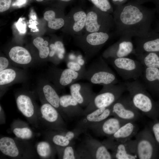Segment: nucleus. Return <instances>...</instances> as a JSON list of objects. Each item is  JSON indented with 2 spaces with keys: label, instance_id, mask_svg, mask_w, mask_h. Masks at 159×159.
<instances>
[{
  "label": "nucleus",
  "instance_id": "nucleus-1",
  "mask_svg": "<svg viewBox=\"0 0 159 159\" xmlns=\"http://www.w3.org/2000/svg\"><path fill=\"white\" fill-rule=\"evenodd\" d=\"M156 12L133 1L117 6L113 20L117 34L132 37H141L151 29Z\"/></svg>",
  "mask_w": 159,
  "mask_h": 159
},
{
  "label": "nucleus",
  "instance_id": "nucleus-2",
  "mask_svg": "<svg viewBox=\"0 0 159 159\" xmlns=\"http://www.w3.org/2000/svg\"><path fill=\"white\" fill-rule=\"evenodd\" d=\"M135 107L148 117L153 120L159 117V109L141 82L138 80L124 83Z\"/></svg>",
  "mask_w": 159,
  "mask_h": 159
},
{
  "label": "nucleus",
  "instance_id": "nucleus-3",
  "mask_svg": "<svg viewBox=\"0 0 159 159\" xmlns=\"http://www.w3.org/2000/svg\"><path fill=\"white\" fill-rule=\"evenodd\" d=\"M126 90L124 83L103 85L84 110V115L96 109L111 105Z\"/></svg>",
  "mask_w": 159,
  "mask_h": 159
},
{
  "label": "nucleus",
  "instance_id": "nucleus-4",
  "mask_svg": "<svg viewBox=\"0 0 159 159\" xmlns=\"http://www.w3.org/2000/svg\"><path fill=\"white\" fill-rule=\"evenodd\" d=\"M83 79L91 84L103 86L118 83L115 74L102 58L92 63L86 70Z\"/></svg>",
  "mask_w": 159,
  "mask_h": 159
},
{
  "label": "nucleus",
  "instance_id": "nucleus-5",
  "mask_svg": "<svg viewBox=\"0 0 159 159\" xmlns=\"http://www.w3.org/2000/svg\"><path fill=\"white\" fill-rule=\"evenodd\" d=\"M135 137L138 158L151 159L158 157L159 145L149 127L146 126Z\"/></svg>",
  "mask_w": 159,
  "mask_h": 159
},
{
  "label": "nucleus",
  "instance_id": "nucleus-6",
  "mask_svg": "<svg viewBox=\"0 0 159 159\" xmlns=\"http://www.w3.org/2000/svg\"><path fill=\"white\" fill-rule=\"evenodd\" d=\"M111 64L124 80H138L143 74L144 66L138 60L127 57L111 59Z\"/></svg>",
  "mask_w": 159,
  "mask_h": 159
},
{
  "label": "nucleus",
  "instance_id": "nucleus-7",
  "mask_svg": "<svg viewBox=\"0 0 159 159\" xmlns=\"http://www.w3.org/2000/svg\"><path fill=\"white\" fill-rule=\"evenodd\" d=\"M111 116L129 121L136 122L141 117L140 112L129 96H122L111 105Z\"/></svg>",
  "mask_w": 159,
  "mask_h": 159
},
{
  "label": "nucleus",
  "instance_id": "nucleus-8",
  "mask_svg": "<svg viewBox=\"0 0 159 159\" xmlns=\"http://www.w3.org/2000/svg\"><path fill=\"white\" fill-rule=\"evenodd\" d=\"M108 150L112 151L113 159H135L138 158L136 143L135 140L121 142L107 138L102 142Z\"/></svg>",
  "mask_w": 159,
  "mask_h": 159
},
{
  "label": "nucleus",
  "instance_id": "nucleus-9",
  "mask_svg": "<svg viewBox=\"0 0 159 159\" xmlns=\"http://www.w3.org/2000/svg\"><path fill=\"white\" fill-rule=\"evenodd\" d=\"M77 153L79 158L95 159H113L111 153L102 142L87 137Z\"/></svg>",
  "mask_w": 159,
  "mask_h": 159
},
{
  "label": "nucleus",
  "instance_id": "nucleus-10",
  "mask_svg": "<svg viewBox=\"0 0 159 159\" xmlns=\"http://www.w3.org/2000/svg\"><path fill=\"white\" fill-rule=\"evenodd\" d=\"M51 129L57 131L67 130L63 117L54 107L46 101L40 107L38 116Z\"/></svg>",
  "mask_w": 159,
  "mask_h": 159
},
{
  "label": "nucleus",
  "instance_id": "nucleus-11",
  "mask_svg": "<svg viewBox=\"0 0 159 159\" xmlns=\"http://www.w3.org/2000/svg\"><path fill=\"white\" fill-rule=\"evenodd\" d=\"M114 25L113 18L108 13L101 11L98 14L91 11L87 14L85 27L90 33L108 32Z\"/></svg>",
  "mask_w": 159,
  "mask_h": 159
},
{
  "label": "nucleus",
  "instance_id": "nucleus-12",
  "mask_svg": "<svg viewBox=\"0 0 159 159\" xmlns=\"http://www.w3.org/2000/svg\"><path fill=\"white\" fill-rule=\"evenodd\" d=\"M132 37L121 36L116 43L108 48L104 52L103 56L106 59L126 57L135 53V48Z\"/></svg>",
  "mask_w": 159,
  "mask_h": 159
},
{
  "label": "nucleus",
  "instance_id": "nucleus-13",
  "mask_svg": "<svg viewBox=\"0 0 159 159\" xmlns=\"http://www.w3.org/2000/svg\"><path fill=\"white\" fill-rule=\"evenodd\" d=\"M136 56L146 53L159 52V32L151 29L145 36L135 37Z\"/></svg>",
  "mask_w": 159,
  "mask_h": 159
},
{
  "label": "nucleus",
  "instance_id": "nucleus-14",
  "mask_svg": "<svg viewBox=\"0 0 159 159\" xmlns=\"http://www.w3.org/2000/svg\"><path fill=\"white\" fill-rule=\"evenodd\" d=\"M111 105L97 109L84 115V117L78 122L76 127L85 132L107 119L111 116Z\"/></svg>",
  "mask_w": 159,
  "mask_h": 159
},
{
  "label": "nucleus",
  "instance_id": "nucleus-15",
  "mask_svg": "<svg viewBox=\"0 0 159 159\" xmlns=\"http://www.w3.org/2000/svg\"><path fill=\"white\" fill-rule=\"evenodd\" d=\"M110 37L108 32L90 33L87 36L85 41L79 43V45L87 54L91 56L98 51Z\"/></svg>",
  "mask_w": 159,
  "mask_h": 159
},
{
  "label": "nucleus",
  "instance_id": "nucleus-16",
  "mask_svg": "<svg viewBox=\"0 0 159 159\" xmlns=\"http://www.w3.org/2000/svg\"><path fill=\"white\" fill-rule=\"evenodd\" d=\"M70 95L82 107H87L96 94L91 83H74L69 86Z\"/></svg>",
  "mask_w": 159,
  "mask_h": 159
},
{
  "label": "nucleus",
  "instance_id": "nucleus-17",
  "mask_svg": "<svg viewBox=\"0 0 159 159\" xmlns=\"http://www.w3.org/2000/svg\"><path fill=\"white\" fill-rule=\"evenodd\" d=\"M16 103L18 109L23 115L32 123L34 122L37 126L38 111L32 97L27 94L21 93L16 96Z\"/></svg>",
  "mask_w": 159,
  "mask_h": 159
},
{
  "label": "nucleus",
  "instance_id": "nucleus-18",
  "mask_svg": "<svg viewBox=\"0 0 159 159\" xmlns=\"http://www.w3.org/2000/svg\"><path fill=\"white\" fill-rule=\"evenodd\" d=\"M130 121L114 117L107 118L93 126L91 130L98 135L108 138L115 133L123 125Z\"/></svg>",
  "mask_w": 159,
  "mask_h": 159
},
{
  "label": "nucleus",
  "instance_id": "nucleus-19",
  "mask_svg": "<svg viewBox=\"0 0 159 159\" xmlns=\"http://www.w3.org/2000/svg\"><path fill=\"white\" fill-rule=\"evenodd\" d=\"M140 77L141 82L148 91L159 96V68L144 67Z\"/></svg>",
  "mask_w": 159,
  "mask_h": 159
},
{
  "label": "nucleus",
  "instance_id": "nucleus-20",
  "mask_svg": "<svg viewBox=\"0 0 159 159\" xmlns=\"http://www.w3.org/2000/svg\"><path fill=\"white\" fill-rule=\"evenodd\" d=\"M84 73L75 72L68 68L57 70L54 75V82L57 88H62L83 79Z\"/></svg>",
  "mask_w": 159,
  "mask_h": 159
},
{
  "label": "nucleus",
  "instance_id": "nucleus-21",
  "mask_svg": "<svg viewBox=\"0 0 159 159\" xmlns=\"http://www.w3.org/2000/svg\"><path fill=\"white\" fill-rule=\"evenodd\" d=\"M59 105L66 117H73L84 115V110L70 94L60 96Z\"/></svg>",
  "mask_w": 159,
  "mask_h": 159
},
{
  "label": "nucleus",
  "instance_id": "nucleus-22",
  "mask_svg": "<svg viewBox=\"0 0 159 159\" xmlns=\"http://www.w3.org/2000/svg\"><path fill=\"white\" fill-rule=\"evenodd\" d=\"M135 122L130 121L122 126L113 135L108 138L121 142L131 139L138 132L139 127Z\"/></svg>",
  "mask_w": 159,
  "mask_h": 159
},
{
  "label": "nucleus",
  "instance_id": "nucleus-23",
  "mask_svg": "<svg viewBox=\"0 0 159 159\" xmlns=\"http://www.w3.org/2000/svg\"><path fill=\"white\" fill-rule=\"evenodd\" d=\"M0 150L4 155L14 158L20 157L21 155V149L13 138L4 137L0 139Z\"/></svg>",
  "mask_w": 159,
  "mask_h": 159
},
{
  "label": "nucleus",
  "instance_id": "nucleus-24",
  "mask_svg": "<svg viewBox=\"0 0 159 159\" xmlns=\"http://www.w3.org/2000/svg\"><path fill=\"white\" fill-rule=\"evenodd\" d=\"M9 55L13 62L20 65H28L32 61V57L29 52L22 47H13L10 49Z\"/></svg>",
  "mask_w": 159,
  "mask_h": 159
},
{
  "label": "nucleus",
  "instance_id": "nucleus-25",
  "mask_svg": "<svg viewBox=\"0 0 159 159\" xmlns=\"http://www.w3.org/2000/svg\"><path fill=\"white\" fill-rule=\"evenodd\" d=\"M42 91L46 101L55 108L64 119L66 117L63 113L59 105L60 97L56 90L50 84L43 86Z\"/></svg>",
  "mask_w": 159,
  "mask_h": 159
},
{
  "label": "nucleus",
  "instance_id": "nucleus-26",
  "mask_svg": "<svg viewBox=\"0 0 159 159\" xmlns=\"http://www.w3.org/2000/svg\"><path fill=\"white\" fill-rule=\"evenodd\" d=\"M136 56L144 67L159 68V52L144 53Z\"/></svg>",
  "mask_w": 159,
  "mask_h": 159
},
{
  "label": "nucleus",
  "instance_id": "nucleus-27",
  "mask_svg": "<svg viewBox=\"0 0 159 159\" xmlns=\"http://www.w3.org/2000/svg\"><path fill=\"white\" fill-rule=\"evenodd\" d=\"M36 149L39 156L45 159L53 158L57 150L55 146H54L51 143L47 141H42L38 143Z\"/></svg>",
  "mask_w": 159,
  "mask_h": 159
},
{
  "label": "nucleus",
  "instance_id": "nucleus-28",
  "mask_svg": "<svg viewBox=\"0 0 159 159\" xmlns=\"http://www.w3.org/2000/svg\"><path fill=\"white\" fill-rule=\"evenodd\" d=\"M44 19L48 22V26L52 29L57 30L62 27L64 21L62 18H56L55 13L52 10L46 11L44 14Z\"/></svg>",
  "mask_w": 159,
  "mask_h": 159
},
{
  "label": "nucleus",
  "instance_id": "nucleus-29",
  "mask_svg": "<svg viewBox=\"0 0 159 159\" xmlns=\"http://www.w3.org/2000/svg\"><path fill=\"white\" fill-rule=\"evenodd\" d=\"M18 77V72L15 69L8 68L0 71L1 87L8 85L14 82Z\"/></svg>",
  "mask_w": 159,
  "mask_h": 159
},
{
  "label": "nucleus",
  "instance_id": "nucleus-30",
  "mask_svg": "<svg viewBox=\"0 0 159 159\" xmlns=\"http://www.w3.org/2000/svg\"><path fill=\"white\" fill-rule=\"evenodd\" d=\"M34 45L39 50V56L42 59L47 58L49 55L50 49L48 46V42L40 37L34 39L33 42Z\"/></svg>",
  "mask_w": 159,
  "mask_h": 159
},
{
  "label": "nucleus",
  "instance_id": "nucleus-31",
  "mask_svg": "<svg viewBox=\"0 0 159 159\" xmlns=\"http://www.w3.org/2000/svg\"><path fill=\"white\" fill-rule=\"evenodd\" d=\"M87 15L83 11H81L75 12L74 14V20L72 28L75 32H79L85 27Z\"/></svg>",
  "mask_w": 159,
  "mask_h": 159
},
{
  "label": "nucleus",
  "instance_id": "nucleus-32",
  "mask_svg": "<svg viewBox=\"0 0 159 159\" xmlns=\"http://www.w3.org/2000/svg\"><path fill=\"white\" fill-rule=\"evenodd\" d=\"M58 151L60 158L63 159H75L80 158L79 155L70 145L64 147H56Z\"/></svg>",
  "mask_w": 159,
  "mask_h": 159
},
{
  "label": "nucleus",
  "instance_id": "nucleus-33",
  "mask_svg": "<svg viewBox=\"0 0 159 159\" xmlns=\"http://www.w3.org/2000/svg\"><path fill=\"white\" fill-rule=\"evenodd\" d=\"M13 132L18 138L27 140L31 139L33 135L32 130L27 126H16L12 129Z\"/></svg>",
  "mask_w": 159,
  "mask_h": 159
},
{
  "label": "nucleus",
  "instance_id": "nucleus-34",
  "mask_svg": "<svg viewBox=\"0 0 159 159\" xmlns=\"http://www.w3.org/2000/svg\"><path fill=\"white\" fill-rule=\"evenodd\" d=\"M64 131H61L60 133H57L52 135L51 141L55 146L64 147L70 145L71 142L65 135Z\"/></svg>",
  "mask_w": 159,
  "mask_h": 159
},
{
  "label": "nucleus",
  "instance_id": "nucleus-35",
  "mask_svg": "<svg viewBox=\"0 0 159 159\" xmlns=\"http://www.w3.org/2000/svg\"><path fill=\"white\" fill-rule=\"evenodd\" d=\"M93 4L100 11L108 13L112 11V9L108 0H91Z\"/></svg>",
  "mask_w": 159,
  "mask_h": 159
},
{
  "label": "nucleus",
  "instance_id": "nucleus-36",
  "mask_svg": "<svg viewBox=\"0 0 159 159\" xmlns=\"http://www.w3.org/2000/svg\"><path fill=\"white\" fill-rule=\"evenodd\" d=\"M153 120L149 123V127L156 141L159 145V120L158 119Z\"/></svg>",
  "mask_w": 159,
  "mask_h": 159
},
{
  "label": "nucleus",
  "instance_id": "nucleus-37",
  "mask_svg": "<svg viewBox=\"0 0 159 159\" xmlns=\"http://www.w3.org/2000/svg\"><path fill=\"white\" fill-rule=\"evenodd\" d=\"M67 68L75 72L85 73L86 69L84 66L80 65L77 62L73 61H69L67 63Z\"/></svg>",
  "mask_w": 159,
  "mask_h": 159
},
{
  "label": "nucleus",
  "instance_id": "nucleus-38",
  "mask_svg": "<svg viewBox=\"0 0 159 159\" xmlns=\"http://www.w3.org/2000/svg\"><path fill=\"white\" fill-rule=\"evenodd\" d=\"M11 0H0V12L8 10L10 7Z\"/></svg>",
  "mask_w": 159,
  "mask_h": 159
},
{
  "label": "nucleus",
  "instance_id": "nucleus-39",
  "mask_svg": "<svg viewBox=\"0 0 159 159\" xmlns=\"http://www.w3.org/2000/svg\"><path fill=\"white\" fill-rule=\"evenodd\" d=\"M54 44L56 47L57 55L59 54H64L65 50L63 43L60 41H57L54 42Z\"/></svg>",
  "mask_w": 159,
  "mask_h": 159
},
{
  "label": "nucleus",
  "instance_id": "nucleus-40",
  "mask_svg": "<svg viewBox=\"0 0 159 159\" xmlns=\"http://www.w3.org/2000/svg\"><path fill=\"white\" fill-rule=\"evenodd\" d=\"M9 63L7 58L4 57H0V71L9 68Z\"/></svg>",
  "mask_w": 159,
  "mask_h": 159
},
{
  "label": "nucleus",
  "instance_id": "nucleus-41",
  "mask_svg": "<svg viewBox=\"0 0 159 159\" xmlns=\"http://www.w3.org/2000/svg\"><path fill=\"white\" fill-rule=\"evenodd\" d=\"M16 26L19 31L22 33H24L26 32V25L22 21L21 18H19L16 23Z\"/></svg>",
  "mask_w": 159,
  "mask_h": 159
},
{
  "label": "nucleus",
  "instance_id": "nucleus-42",
  "mask_svg": "<svg viewBox=\"0 0 159 159\" xmlns=\"http://www.w3.org/2000/svg\"><path fill=\"white\" fill-rule=\"evenodd\" d=\"M49 49L50 50L49 56L50 57H52L56 54V48L54 44H51L49 46Z\"/></svg>",
  "mask_w": 159,
  "mask_h": 159
},
{
  "label": "nucleus",
  "instance_id": "nucleus-43",
  "mask_svg": "<svg viewBox=\"0 0 159 159\" xmlns=\"http://www.w3.org/2000/svg\"><path fill=\"white\" fill-rule=\"evenodd\" d=\"M26 0H16L12 4V6H20L24 4Z\"/></svg>",
  "mask_w": 159,
  "mask_h": 159
},
{
  "label": "nucleus",
  "instance_id": "nucleus-44",
  "mask_svg": "<svg viewBox=\"0 0 159 159\" xmlns=\"http://www.w3.org/2000/svg\"><path fill=\"white\" fill-rule=\"evenodd\" d=\"M113 3L117 6L124 4L128 0H111Z\"/></svg>",
  "mask_w": 159,
  "mask_h": 159
},
{
  "label": "nucleus",
  "instance_id": "nucleus-45",
  "mask_svg": "<svg viewBox=\"0 0 159 159\" xmlns=\"http://www.w3.org/2000/svg\"><path fill=\"white\" fill-rule=\"evenodd\" d=\"M133 1L140 4H142L145 3L152 2H154L155 0H133Z\"/></svg>",
  "mask_w": 159,
  "mask_h": 159
},
{
  "label": "nucleus",
  "instance_id": "nucleus-46",
  "mask_svg": "<svg viewBox=\"0 0 159 159\" xmlns=\"http://www.w3.org/2000/svg\"><path fill=\"white\" fill-rule=\"evenodd\" d=\"M0 122L1 123H4V111L2 109V108L1 105L0 106Z\"/></svg>",
  "mask_w": 159,
  "mask_h": 159
},
{
  "label": "nucleus",
  "instance_id": "nucleus-47",
  "mask_svg": "<svg viewBox=\"0 0 159 159\" xmlns=\"http://www.w3.org/2000/svg\"><path fill=\"white\" fill-rule=\"evenodd\" d=\"M154 3L155 5L156 12L159 14V0H155Z\"/></svg>",
  "mask_w": 159,
  "mask_h": 159
},
{
  "label": "nucleus",
  "instance_id": "nucleus-48",
  "mask_svg": "<svg viewBox=\"0 0 159 159\" xmlns=\"http://www.w3.org/2000/svg\"><path fill=\"white\" fill-rule=\"evenodd\" d=\"M77 62L80 65L84 66L85 64V61L82 58L77 59Z\"/></svg>",
  "mask_w": 159,
  "mask_h": 159
},
{
  "label": "nucleus",
  "instance_id": "nucleus-49",
  "mask_svg": "<svg viewBox=\"0 0 159 159\" xmlns=\"http://www.w3.org/2000/svg\"><path fill=\"white\" fill-rule=\"evenodd\" d=\"M154 29L156 32H159V21L157 23Z\"/></svg>",
  "mask_w": 159,
  "mask_h": 159
},
{
  "label": "nucleus",
  "instance_id": "nucleus-50",
  "mask_svg": "<svg viewBox=\"0 0 159 159\" xmlns=\"http://www.w3.org/2000/svg\"><path fill=\"white\" fill-rule=\"evenodd\" d=\"M69 58L71 61H73L76 58V57L73 54H71L69 56Z\"/></svg>",
  "mask_w": 159,
  "mask_h": 159
},
{
  "label": "nucleus",
  "instance_id": "nucleus-51",
  "mask_svg": "<svg viewBox=\"0 0 159 159\" xmlns=\"http://www.w3.org/2000/svg\"><path fill=\"white\" fill-rule=\"evenodd\" d=\"M156 103L157 105V106L158 107L159 109V99L158 101H157L156 102Z\"/></svg>",
  "mask_w": 159,
  "mask_h": 159
},
{
  "label": "nucleus",
  "instance_id": "nucleus-52",
  "mask_svg": "<svg viewBox=\"0 0 159 159\" xmlns=\"http://www.w3.org/2000/svg\"><path fill=\"white\" fill-rule=\"evenodd\" d=\"M61 1H65V2H68L70 1H71L72 0H59Z\"/></svg>",
  "mask_w": 159,
  "mask_h": 159
},
{
  "label": "nucleus",
  "instance_id": "nucleus-53",
  "mask_svg": "<svg viewBox=\"0 0 159 159\" xmlns=\"http://www.w3.org/2000/svg\"><path fill=\"white\" fill-rule=\"evenodd\" d=\"M37 1L40 2L43 1L44 0H36Z\"/></svg>",
  "mask_w": 159,
  "mask_h": 159
}]
</instances>
